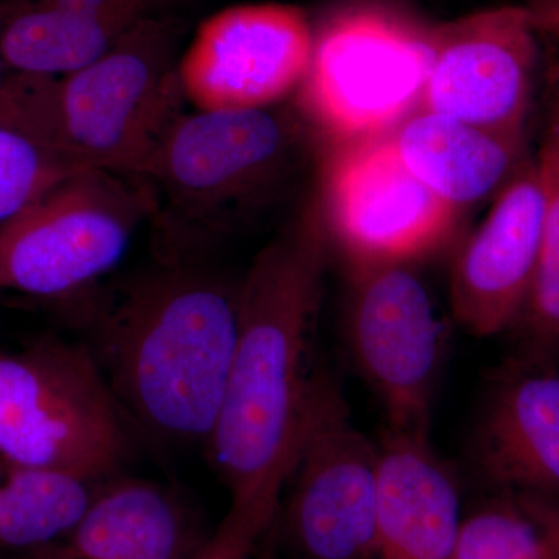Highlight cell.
I'll use <instances>...</instances> for the list:
<instances>
[{
  "instance_id": "7c38bea8",
  "label": "cell",
  "mask_w": 559,
  "mask_h": 559,
  "mask_svg": "<svg viewBox=\"0 0 559 559\" xmlns=\"http://www.w3.org/2000/svg\"><path fill=\"white\" fill-rule=\"evenodd\" d=\"M314 27L289 3L229 7L202 22L180 55L179 80L197 110L274 108L310 68Z\"/></svg>"
},
{
  "instance_id": "277c9868",
  "label": "cell",
  "mask_w": 559,
  "mask_h": 559,
  "mask_svg": "<svg viewBox=\"0 0 559 559\" xmlns=\"http://www.w3.org/2000/svg\"><path fill=\"white\" fill-rule=\"evenodd\" d=\"M187 21L156 14L97 61L60 76L28 75V100L47 140L73 167L142 179L182 116L180 44Z\"/></svg>"
},
{
  "instance_id": "6da1fadb",
  "label": "cell",
  "mask_w": 559,
  "mask_h": 559,
  "mask_svg": "<svg viewBox=\"0 0 559 559\" xmlns=\"http://www.w3.org/2000/svg\"><path fill=\"white\" fill-rule=\"evenodd\" d=\"M330 253L314 191L240 282L234 362L205 444L230 500L280 507L323 373L316 342Z\"/></svg>"
},
{
  "instance_id": "8992f818",
  "label": "cell",
  "mask_w": 559,
  "mask_h": 559,
  "mask_svg": "<svg viewBox=\"0 0 559 559\" xmlns=\"http://www.w3.org/2000/svg\"><path fill=\"white\" fill-rule=\"evenodd\" d=\"M432 64V27L374 3L314 28L296 112L323 148L389 138L417 112Z\"/></svg>"
},
{
  "instance_id": "83f0119b",
  "label": "cell",
  "mask_w": 559,
  "mask_h": 559,
  "mask_svg": "<svg viewBox=\"0 0 559 559\" xmlns=\"http://www.w3.org/2000/svg\"><path fill=\"white\" fill-rule=\"evenodd\" d=\"M0 466H2V462H0Z\"/></svg>"
},
{
  "instance_id": "9c48e42d",
  "label": "cell",
  "mask_w": 559,
  "mask_h": 559,
  "mask_svg": "<svg viewBox=\"0 0 559 559\" xmlns=\"http://www.w3.org/2000/svg\"><path fill=\"white\" fill-rule=\"evenodd\" d=\"M316 191L345 272L417 266L452 240L462 213L407 170L389 138L325 148Z\"/></svg>"
},
{
  "instance_id": "3957f363",
  "label": "cell",
  "mask_w": 559,
  "mask_h": 559,
  "mask_svg": "<svg viewBox=\"0 0 559 559\" xmlns=\"http://www.w3.org/2000/svg\"><path fill=\"white\" fill-rule=\"evenodd\" d=\"M305 127L274 108L182 114L142 180L157 261H202L293 167Z\"/></svg>"
},
{
  "instance_id": "ffe728a7",
  "label": "cell",
  "mask_w": 559,
  "mask_h": 559,
  "mask_svg": "<svg viewBox=\"0 0 559 559\" xmlns=\"http://www.w3.org/2000/svg\"><path fill=\"white\" fill-rule=\"evenodd\" d=\"M138 24L39 2L7 22L0 32V57L14 72L58 79L97 61Z\"/></svg>"
},
{
  "instance_id": "ba28073f",
  "label": "cell",
  "mask_w": 559,
  "mask_h": 559,
  "mask_svg": "<svg viewBox=\"0 0 559 559\" xmlns=\"http://www.w3.org/2000/svg\"><path fill=\"white\" fill-rule=\"evenodd\" d=\"M380 465V443L360 432L323 371L275 516L294 559L377 557Z\"/></svg>"
},
{
  "instance_id": "52a82bcc",
  "label": "cell",
  "mask_w": 559,
  "mask_h": 559,
  "mask_svg": "<svg viewBox=\"0 0 559 559\" xmlns=\"http://www.w3.org/2000/svg\"><path fill=\"white\" fill-rule=\"evenodd\" d=\"M154 204L142 179L84 168L0 223V289L64 304L123 259Z\"/></svg>"
},
{
  "instance_id": "9a60e30c",
  "label": "cell",
  "mask_w": 559,
  "mask_h": 559,
  "mask_svg": "<svg viewBox=\"0 0 559 559\" xmlns=\"http://www.w3.org/2000/svg\"><path fill=\"white\" fill-rule=\"evenodd\" d=\"M374 559H455L463 513L454 473L429 433L385 429L380 441Z\"/></svg>"
},
{
  "instance_id": "ac0fdd59",
  "label": "cell",
  "mask_w": 559,
  "mask_h": 559,
  "mask_svg": "<svg viewBox=\"0 0 559 559\" xmlns=\"http://www.w3.org/2000/svg\"><path fill=\"white\" fill-rule=\"evenodd\" d=\"M105 481L72 471L2 462L0 550L46 551L57 546L79 527Z\"/></svg>"
},
{
  "instance_id": "7a4b0ae2",
  "label": "cell",
  "mask_w": 559,
  "mask_h": 559,
  "mask_svg": "<svg viewBox=\"0 0 559 559\" xmlns=\"http://www.w3.org/2000/svg\"><path fill=\"white\" fill-rule=\"evenodd\" d=\"M238 288L204 260L156 261L64 304L132 426L205 447L237 347Z\"/></svg>"
},
{
  "instance_id": "d4e9b609",
  "label": "cell",
  "mask_w": 559,
  "mask_h": 559,
  "mask_svg": "<svg viewBox=\"0 0 559 559\" xmlns=\"http://www.w3.org/2000/svg\"><path fill=\"white\" fill-rule=\"evenodd\" d=\"M532 9V7H530ZM533 10V9H532ZM540 32L557 33L559 35V7L546 10H533Z\"/></svg>"
},
{
  "instance_id": "484cf974",
  "label": "cell",
  "mask_w": 559,
  "mask_h": 559,
  "mask_svg": "<svg viewBox=\"0 0 559 559\" xmlns=\"http://www.w3.org/2000/svg\"><path fill=\"white\" fill-rule=\"evenodd\" d=\"M559 7V0H532L533 10L555 9Z\"/></svg>"
},
{
  "instance_id": "30bf717a",
  "label": "cell",
  "mask_w": 559,
  "mask_h": 559,
  "mask_svg": "<svg viewBox=\"0 0 559 559\" xmlns=\"http://www.w3.org/2000/svg\"><path fill=\"white\" fill-rule=\"evenodd\" d=\"M347 336L393 432L429 433L444 330L414 264L347 271Z\"/></svg>"
},
{
  "instance_id": "2e32d148",
  "label": "cell",
  "mask_w": 559,
  "mask_h": 559,
  "mask_svg": "<svg viewBox=\"0 0 559 559\" xmlns=\"http://www.w3.org/2000/svg\"><path fill=\"white\" fill-rule=\"evenodd\" d=\"M205 539L186 500L138 477L106 480L79 527L43 559H194Z\"/></svg>"
},
{
  "instance_id": "e0dca14e",
  "label": "cell",
  "mask_w": 559,
  "mask_h": 559,
  "mask_svg": "<svg viewBox=\"0 0 559 559\" xmlns=\"http://www.w3.org/2000/svg\"><path fill=\"white\" fill-rule=\"evenodd\" d=\"M527 134H509L418 109L389 135L407 170L462 212L495 198L530 156Z\"/></svg>"
},
{
  "instance_id": "8fae6325",
  "label": "cell",
  "mask_w": 559,
  "mask_h": 559,
  "mask_svg": "<svg viewBox=\"0 0 559 559\" xmlns=\"http://www.w3.org/2000/svg\"><path fill=\"white\" fill-rule=\"evenodd\" d=\"M530 7H498L432 27V64L419 109L527 134L539 66Z\"/></svg>"
},
{
  "instance_id": "5bb4252c",
  "label": "cell",
  "mask_w": 559,
  "mask_h": 559,
  "mask_svg": "<svg viewBox=\"0 0 559 559\" xmlns=\"http://www.w3.org/2000/svg\"><path fill=\"white\" fill-rule=\"evenodd\" d=\"M474 462L495 489L559 499V362L518 356L489 390Z\"/></svg>"
},
{
  "instance_id": "44dd1931",
  "label": "cell",
  "mask_w": 559,
  "mask_h": 559,
  "mask_svg": "<svg viewBox=\"0 0 559 559\" xmlns=\"http://www.w3.org/2000/svg\"><path fill=\"white\" fill-rule=\"evenodd\" d=\"M455 559H559V499L495 489L463 514Z\"/></svg>"
},
{
  "instance_id": "5b68a950",
  "label": "cell",
  "mask_w": 559,
  "mask_h": 559,
  "mask_svg": "<svg viewBox=\"0 0 559 559\" xmlns=\"http://www.w3.org/2000/svg\"><path fill=\"white\" fill-rule=\"evenodd\" d=\"M131 426L83 342L0 349V462L112 479L130 457Z\"/></svg>"
},
{
  "instance_id": "7402d4cb",
  "label": "cell",
  "mask_w": 559,
  "mask_h": 559,
  "mask_svg": "<svg viewBox=\"0 0 559 559\" xmlns=\"http://www.w3.org/2000/svg\"><path fill=\"white\" fill-rule=\"evenodd\" d=\"M79 170L0 95V223Z\"/></svg>"
},
{
  "instance_id": "4316f807",
  "label": "cell",
  "mask_w": 559,
  "mask_h": 559,
  "mask_svg": "<svg viewBox=\"0 0 559 559\" xmlns=\"http://www.w3.org/2000/svg\"><path fill=\"white\" fill-rule=\"evenodd\" d=\"M2 66H3V61H2V57H0V76H2Z\"/></svg>"
},
{
  "instance_id": "cb8c5ba5",
  "label": "cell",
  "mask_w": 559,
  "mask_h": 559,
  "mask_svg": "<svg viewBox=\"0 0 559 559\" xmlns=\"http://www.w3.org/2000/svg\"><path fill=\"white\" fill-rule=\"evenodd\" d=\"M40 2L58 9L105 17V20L138 24L156 14L176 11L189 0H40Z\"/></svg>"
},
{
  "instance_id": "4fadbf2b",
  "label": "cell",
  "mask_w": 559,
  "mask_h": 559,
  "mask_svg": "<svg viewBox=\"0 0 559 559\" xmlns=\"http://www.w3.org/2000/svg\"><path fill=\"white\" fill-rule=\"evenodd\" d=\"M543 226V179L528 156L452 264L451 310L463 330L476 337L513 330L538 266Z\"/></svg>"
},
{
  "instance_id": "603a6c76",
  "label": "cell",
  "mask_w": 559,
  "mask_h": 559,
  "mask_svg": "<svg viewBox=\"0 0 559 559\" xmlns=\"http://www.w3.org/2000/svg\"><path fill=\"white\" fill-rule=\"evenodd\" d=\"M278 507L266 502L230 500L218 528L204 540L194 559H250L257 544L275 522Z\"/></svg>"
},
{
  "instance_id": "d6986e66",
  "label": "cell",
  "mask_w": 559,
  "mask_h": 559,
  "mask_svg": "<svg viewBox=\"0 0 559 559\" xmlns=\"http://www.w3.org/2000/svg\"><path fill=\"white\" fill-rule=\"evenodd\" d=\"M544 187L538 266L516 325L521 358L559 362V61L544 83V124L535 154Z\"/></svg>"
}]
</instances>
